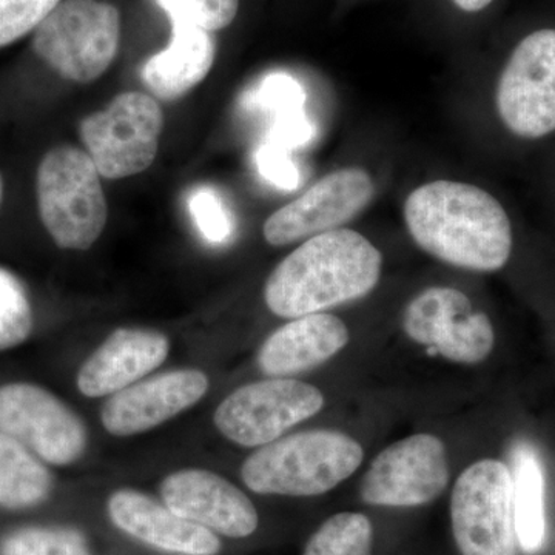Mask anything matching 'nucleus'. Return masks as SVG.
<instances>
[{"label": "nucleus", "instance_id": "1", "mask_svg": "<svg viewBox=\"0 0 555 555\" xmlns=\"http://www.w3.org/2000/svg\"><path fill=\"white\" fill-rule=\"evenodd\" d=\"M416 246L434 258L474 272H495L509 261L513 228L505 208L467 182H427L404 203Z\"/></svg>", "mask_w": 555, "mask_h": 555}, {"label": "nucleus", "instance_id": "2", "mask_svg": "<svg viewBox=\"0 0 555 555\" xmlns=\"http://www.w3.org/2000/svg\"><path fill=\"white\" fill-rule=\"evenodd\" d=\"M383 257L361 233L331 230L295 248L270 273L264 301L281 318H299L366 297L382 276Z\"/></svg>", "mask_w": 555, "mask_h": 555}, {"label": "nucleus", "instance_id": "3", "mask_svg": "<svg viewBox=\"0 0 555 555\" xmlns=\"http://www.w3.org/2000/svg\"><path fill=\"white\" fill-rule=\"evenodd\" d=\"M363 459V448L352 437L310 430L259 448L243 463L241 477L257 494L315 496L352 476Z\"/></svg>", "mask_w": 555, "mask_h": 555}, {"label": "nucleus", "instance_id": "4", "mask_svg": "<svg viewBox=\"0 0 555 555\" xmlns=\"http://www.w3.org/2000/svg\"><path fill=\"white\" fill-rule=\"evenodd\" d=\"M40 219L65 250H87L101 238L108 207L101 175L89 153L76 147L50 150L36 178Z\"/></svg>", "mask_w": 555, "mask_h": 555}, {"label": "nucleus", "instance_id": "5", "mask_svg": "<svg viewBox=\"0 0 555 555\" xmlns=\"http://www.w3.org/2000/svg\"><path fill=\"white\" fill-rule=\"evenodd\" d=\"M119 39L115 7L100 0H65L36 28L33 49L61 78L87 83L107 72Z\"/></svg>", "mask_w": 555, "mask_h": 555}, {"label": "nucleus", "instance_id": "6", "mask_svg": "<svg viewBox=\"0 0 555 555\" xmlns=\"http://www.w3.org/2000/svg\"><path fill=\"white\" fill-rule=\"evenodd\" d=\"M452 532L462 555H517L509 467L485 459L459 477L451 499Z\"/></svg>", "mask_w": 555, "mask_h": 555}, {"label": "nucleus", "instance_id": "7", "mask_svg": "<svg viewBox=\"0 0 555 555\" xmlns=\"http://www.w3.org/2000/svg\"><path fill=\"white\" fill-rule=\"evenodd\" d=\"M164 113L141 91H127L80 122L87 153L102 178L122 179L147 170L158 155Z\"/></svg>", "mask_w": 555, "mask_h": 555}, {"label": "nucleus", "instance_id": "8", "mask_svg": "<svg viewBox=\"0 0 555 555\" xmlns=\"http://www.w3.org/2000/svg\"><path fill=\"white\" fill-rule=\"evenodd\" d=\"M324 406L318 387L297 379L250 383L230 393L214 415L221 436L244 448L273 443Z\"/></svg>", "mask_w": 555, "mask_h": 555}, {"label": "nucleus", "instance_id": "9", "mask_svg": "<svg viewBox=\"0 0 555 555\" xmlns=\"http://www.w3.org/2000/svg\"><path fill=\"white\" fill-rule=\"evenodd\" d=\"M496 112L518 138L539 139L555 130V30L526 36L499 79Z\"/></svg>", "mask_w": 555, "mask_h": 555}, {"label": "nucleus", "instance_id": "10", "mask_svg": "<svg viewBox=\"0 0 555 555\" xmlns=\"http://www.w3.org/2000/svg\"><path fill=\"white\" fill-rule=\"evenodd\" d=\"M0 433L54 466L73 465L87 449L82 420L50 390L31 383L0 386Z\"/></svg>", "mask_w": 555, "mask_h": 555}, {"label": "nucleus", "instance_id": "11", "mask_svg": "<svg viewBox=\"0 0 555 555\" xmlns=\"http://www.w3.org/2000/svg\"><path fill=\"white\" fill-rule=\"evenodd\" d=\"M403 327L412 341L459 364L481 363L495 343L489 317L476 312L470 299L452 287L420 292L404 310Z\"/></svg>", "mask_w": 555, "mask_h": 555}, {"label": "nucleus", "instance_id": "12", "mask_svg": "<svg viewBox=\"0 0 555 555\" xmlns=\"http://www.w3.org/2000/svg\"><path fill=\"white\" fill-rule=\"evenodd\" d=\"M448 483L443 441L430 434H416L379 452L361 481L360 492L367 505L411 507L438 499Z\"/></svg>", "mask_w": 555, "mask_h": 555}, {"label": "nucleus", "instance_id": "13", "mask_svg": "<svg viewBox=\"0 0 555 555\" xmlns=\"http://www.w3.org/2000/svg\"><path fill=\"white\" fill-rule=\"evenodd\" d=\"M374 192L371 175L360 167L332 171L276 210L262 233L270 246L280 247L337 230L364 210Z\"/></svg>", "mask_w": 555, "mask_h": 555}, {"label": "nucleus", "instance_id": "14", "mask_svg": "<svg viewBox=\"0 0 555 555\" xmlns=\"http://www.w3.org/2000/svg\"><path fill=\"white\" fill-rule=\"evenodd\" d=\"M208 386L207 375L198 369H178L142 379L105 401L102 426L115 437L147 433L198 403Z\"/></svg>", "mask_w": 555, "mask_h": 555}, {"label": "nucleus", "instance_id": "15", "mask_svg": "<svg viewBox=\"0 0 555 555\" xmlns=\"http://www.w3.org/2000/svg\"><path fill=\"white\" fill-rule=\"evenodd\" d=\"M164 503L179 516L211 532L246 539L258 528L254 503L228 478L206 469H182L164 478Z\"/></svg>", "mask_w": 555, "mask_h": 555}, {"label": "nucleus", "instance_id": "16", "mask_svg": "<svg viewBox=\"0 0 555 555\" xmlns=\"http://www.w3.org/2000/svg\"><path fill=\"white\" fill-rule=\"evenodd\" d=\"M170 352V341L153 328L120 327L80 366L76 385L83 397L113 396L159 367Z\"/></svg>", "mask_w": 555, "mask_h": 555}, {"label": "nucleus", "instance_id": "17", "mask_svg": "<svg viewBox=\"0 0 555 555\" xmlns=\"http://www.w3.org/2000/svg\"><path fill=\"white\" fill-rule=\"evenodd\" d=\"M107 507L109 518L120 531L156 550L179 555H217L221 551L215 532L134 489L116 491Z\"/></svg>", "mask_w": 555, "mask_h": 555}, {"label": "nucleus", "instance_id": "18", "mask_svg": "<svg viewBox=\"0 0 555 555\" xmlns=\"http://www.w3.org/2000/svg\"><path fill=\"white\" fill-rule=\"evenodd\" d=\"M349 343V328L331 313L294 318L273 332L258 353L269 377L286 378L326 363Z\"/></svg>", "mask_w": 555, "mask_h": 555}, {"label": "nucleus", "instance_id": "19", "mask_svg": "<svg viewBox=\"0 0 555 555\" xmlns=\"http://www.w3.org/2000/svg\"><path fill=\"white\" fill-rule=\"evenodd\" d=\"M214 61L211 33L189 22L173 21L169 47L145 62L142 82L160 100H178L207 78Z\"/></svg>", "mask_w": 555, "mask_h": 555}, {"label": "nucleus", "instance_id": "20", "mask_svg": "<svg viewBox=\"0 0 555 555\" xmlns=\"http://www.w3.org/2000/svg\"><path fill=\"white\" fill-rule=\"evenodd\" d=\"M514 518L524 553H540L546 540L545 474L534 449L518 443L513 451Z\"/></svg>", "mask_w": 555, "mask_h": 555}, {"label": "nucleus", "instance_id": "21", "mask_svg": "<svg viewBox=\"0 0 555 555\" xmlns=\"http://www.w3.org/2000/svg\"><path fill=\"white\" fill-rule=\"evenodd\" d=\"M53 478L30 449L0 433V506L24 509L50 495Z\"/></svg>", "mask_w": 555, "mask_h": 555}, {"label": "nucleus", "instance_id": "22", "mask_svg": "<svg viewBox=\"0 0 555 555\" xmlns=\"http://www.w3.org/2000/svg\"><path fill=\"white\" fill-rule=\"evenodd\" d=\"M374 528L360 513H339L327 518L310 537L302 555H372Z\"/></svg>", "mask_w": 555, "mask_h": 555}, {"label": "nucleus", "instance_id": "23", "mask_svg": "<svg viewBox=\"0 0 555 555\" xmlns=\"http://www.w3.org/2000/svg\"><path fill=\"white\" fill-rule=\"evenodd\" d=\"M35 315L27 288L10 270L0 268V352L30 338Z\"/></svg>", "mask_w": 555, "mask_h": 555}, {"label": "nucleus", "instance_id": "24", "mask_svg": "<svg viewBox=\"0 0 555 555\" xmlns=\"http://www.w3.org/2000/svg\"><path fill=\"white\" fill-rule=\"evenodd\" d=\"M0 555H91L86 537L72 528L20 529L0 543Z\"/></svg>", "mask_w": 555, "mask_h": 555}, {"label": "nucleus", "instance_id": "25", "mask_svg": "<svg viewBox=\"0 0 555 555\" xmlns=\"http://www.w3.org/2000/svg\"><path fill=\"white\" fill-rule=\"evenodd\" d=\"M170 22H189L207 31L229 27L238 14L240 0H156Z\"/></svg>", "mask_w": 555, "mask_h": 555}, {"label": "nucleus", "instance_id": "26", "mask_svg": "<svg viewBox=\"0 0 555 555\" xmlns=\"http://www.w3.org/2000/svg\"><path fill=\"white\" fill-rule=\"evenodd\" d=\"M61 0H0V47L36 30Z\"/></svg>", "mask_w": 555, "mask_h": 555}, {"label": "nucleus", "instance_id": "27", "mask_svg": "<svg viewBox=\"0 0 555 555\" xmlns=\"http://www.w3.org/2000/svg\"><path fill=\"white\" fill-rule=\"evenodd\" d=\"M189 210L196 228L208 243H228L233 233L232 219L221 196L211 188H199L190 195Z\"/></svg>", "mask_w": 555, "mask_h": 555}, {"label": "nucleus", "instance_id": "28", "mask_svg": "<svg viewBox=\"0 0 555 555\" xmlns=\"http://www.w3.org/2000/svg\"><path fill=\"white\" fill-rule=\"evenodd\" d=\"M259 104L276 109L278 116L301 112L305 93L294 78L287 75H270L257 91Z\"/></svg>", "mask_w": 555, "mask_h": 555}, {"label": "nucleus", "instance_id": "29", "mask_svg": "<svg viewBox=\"0 0 555 555\" xmlns=\"http://www.w3.org/2000/svg\"><path fill=\"white\" fill-rule=\"evenodd\" d=\"M257 166L259 173L276 188L294 190L298 188L299 175L297 167L287 156V149L275 142L262 145L258 150Z\"/></svg>", "mask_w": 555, "mask_h": 555}, {"label": "nucleus", "instance_id": "30", "mask_svg": "<svg viewBox=\"0 0 555 555\" xmlns=\"http://www.w3.org/2000/svg\"><path fill=\"white\" fill-rule=\"evenodd\" d=\"M460 10L466 11V13H478V11L485 10L486 7L491 5L494 0H452Z\"/></svg>", "mask_w": 555, "mask_h": 555}, {"label": "nucleus", "instance_id": "31", "mask_svg": "<svg viewBox=\"0 0 555 555\" xmlns=\"http://www.w3.org/2000/svg\"><path fill=\"white\" fill-rule=\"evenodd\" d=\"M0 201H2V179H0Z\"/></svg>", "mask_w": 555, "mask_h": 555}]
</instances>
